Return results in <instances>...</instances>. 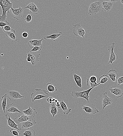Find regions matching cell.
<instances>
[{
	"label": "cell",
	"mask_w": 123,
	"mask_h": 136,
	"mask_svg": "<svg viewBox=\"0 0 123 136\" xmlns=\"http://www.w3.org/2000/svg\"><path fill=\"white\" fill-rule=\"evenodd\" d=\"M13 3L11 2L9 0H0V5L2 10V15H0V21H4L7 20V16L6 13L8 12L10 13V10L12 8Z\"/></svg>",
	"instance_id": "cell-1"
},
{
	"label": "cell",
	"mask_w": 123,
	"mask_h": 136,
	"mask_svg": "<svg viewBox=\"0 0 123 136\" xmlns=\"http://www.w3.org/2000/svg\"><path fill=\"white\" fill-rule=\"evenodd\" d=\"M35 92L30 94V97L32 101L34 102L36 100H39L44 98H47L49 94L44 89H36Z\"/></svg>",
	"instance_id": "cell-2"
},
{
	"label": "cell",
	"mask_w": 123,
	"mask_h": 136,
	"mask_svg": "<svg viewBox=\"0 0 123 136\" xmlns=\"http://www.w3.org/2000/svg\"><path fill=\"white\" fill-rule=\"evenodd\" d=\"M95 87L90 88L87 90H84L81 92H78L74 90L70 94L71 95L76 99H77L79 97H82L85 99L88 103H89V98H90V96L89 95L90 92L91 90Z\"/></svg>",
	"instance_id": "cell-3"
},
{
	"label": "cell",
	"mask_w": 123,
	"mask_h": 136,
	"mask_svg": "<svg viewBox=\"0 0 123 136\" xmlns=\"http://www.w3.org/2000/svg\"><path fill=\"white\" fill-rule=\"evenodd\" d=\"M102 9V2L100 1H95L91 3L88 9V14L93 15L100 12Z\"/></svg>",
	"instance_id": "cell-4"
},
{
	"label": "cell",
	"mask_w": 123,
	"mask_h": 136,
	"mask_svg": "<svg viewBox=\"0 0 123 136\" xmlns=\"http://www.w3.org/2000/svg\"><path fill=\"white\" fill-rule=\"evenodd\" d=\"M26 55L27 61L31 63L33 65L36 64L39 61L40 54L37 53L36 52L28 51Z\"/></svg>",
	"instance_id": "cell-5"
},
{
	"label": "cell",
	"mask_w": 123,
	"mask_h": 136,
	"mask_svg": "<svg viewBox=\"0 0 123 136\" xmlns=\"http://www.w3.org/2000/svg\"><path fill=\"white\" fill-rule=\"evenodd\" d=\"M81 109L84 110L86 112L91 115H94L99 112L93 104L88 103L85 105H82Z\"/></svg>",
	"instance_id": "cell-6"
},
{
	"label": "cell",
	"mask_w": 123,
	"mask_h": 136,
	"mask_svg": "<svg viewBox=\"0 0 123 136\" xmlns=\"http://www.w3.org/2000/svg\"><path fill=\"white\" fill-rule=\"evenodd\" d=\"M72 33L76 36H81L84 38V36L85 33L84 29L81 27L79 23L73 25Z\"/></svg>",
	"instance_id": "cell-7"
},
{
	"label": "cell",
	"mask_w": 123,
	"mask_h": 136,
	"mask_svg": "<svg viewBox=\"0 0 123 136\" xmlns=\"http://www.w3.org/2000/svg\"><path fill=\"white\" fill-rule=\"evenodd\" d=\"M115 45V43L113 42L111 45L109 46L108 49L110 53V58L108 64H111L113 65V62L116 61L118 59V55L114 52Z\"/></svg>",
	"instance_id": "cell-8"
},
{
	"label": "cell",
	"mask_w": 123,
	"mask_h": 136,
	"mask_svg": "<svg viewBox=\"0 0 123 136\" xmlns=\"http://www.w3.org/2000/svg\"><path fill=\"white\" fill-rule=\"evenodd\" d=\"M7 94L8 98L11 101H15L18 99H22L24 97V96L21 95L17 91L13 90H8Z\"/></svg>",
	"instance_id": "cell-9"
},
{
	"label": "cell",
	"mask_w": 123,
	"mask_h": 136,
	"mask_svg": "<svg viewBox=\"0 0 123 136\" xmlns=\"http://www.w3.org/2000/svg\"><path fill=\"white\" fill-rule=\"evenodd\" d=\"M11 9L12 17L18 20H19L23 16L24 10V8L19 6L18 9H14L12 7Z\"/></svg>",
	"instance_id": "cell-10"
},
{
	"label": "cell",
	"mask_w": 123,
	"mask_h": 136,
	"mask_svg": "<svg viewBox=\"0 0 123 136\" xmlns=\"http://www.w3.org/2000/svg\"><path fill=\"white\" fill-rule=\"evenodd\" d=\"M5 117L7 121L6 125L8 127L14 128L19 131L21 130V128L19 126L18 124H16L14 121L12 119L8 114H5Z\"/></svg>",
	"instance_id": "cell-11"
},
{
	"label": "cell",
	"mask_w": 123,
	"mask_h": 136,
	"mask_svg": "<svg viewBox=\"0 0 123 136\" xmlns=\"http://www.w3.org/2000/svg\"><path fill=\"white\" fill-rule=\"evenodd\" d=\"M107 93L105 92L103 94L102 100L103 109L107 105H111L113 102V99L107 96Z\"/></svg>",
	"instance_id": "cell-12"
},
{
	"label": "cell",
	"mask_w": 123,
	"mask_h": 136,
	"mask_svg": "<svg viewBox=\"0 0 123 136\" xmlns=\"http://www.w3.org/2000/svg\"><path fill=\"white\" fill-rule=\"evenodd\" d=\"M6 108L7 110L6 111L10 113L12 115H13L15 112L21 113V111L18 109L15 104L14 103L8 104Z\"/></svg>",
	"instance_id": "cell-13"
},
{
	"label": "cell",
	"mask_w": 123,
	"mask_h": 136,
	"mask_svg": "<svg viewBox=\"0 0 123 136\" xmlns=\"http://www.w3.org/2000/svg\"><path fill=\"white\" fill-rule=\"evenodd\" d=\"M25 8L29 9L30 10V13L34 14H37L39 12L38 9L33 2L29 3Z\"/></svg>",
	"instance_id": "cell-14"
},
{
	"label": "cell",
	"mask_w": 123,
	"mask_h": 136,
	"mask_svg": "<svg viewBox=\"0 0 123 136\" xmlns=\"http://www.w3.org/2000/svg\"><path fill=\"white\" fill-rule=\"evenodd\" d=\"M23 113L31 118L34 117L36 114H37L36 110L29 106L28 109L22 111Z\"/></svg>",
	"instance_id": "cell-15"
},
{
	"label": "cell",
	"mask_w": 123,
	"mask_h": 136,
	"mask_svg": "<svg viewBox=\"0 0 123 136\" xmlns=\"http://www.w3.org/2000/svg\"><path fill=\"white\" fill-rule=\"evenodd\" d=\"M30 119L29 117L25 115L18 116L14 118L13 120L16 124H18L20 123L25 122Z\"/></svg>",
	"instance_id": "cell-16"
},
{
	"label": "cell",
	"mask_w": 123,
	"mask_h": 136,
	"mask_svg": "<svg viewBox=\"0 0 123 136\" xmlns=\"http://www.w3.org/2000/svg\"><path fill=\"white\" fill-rule=\"evenodd\" d=\"M111 94H114L116 98H119L122 96L123 94L122 90L120 88L110 87L108 89Z\"/></svg>",
	"instance_id": "cell-17"
},
{
	"label": "cell",
	"mask_w": 123,
	"mask_h": 136,
	"mask_svg": "<svg viewBox=\"0 0 123 136\" xmlns=\"http://www.w3.org/2000/svg\"><path fill=\"white\" fill-rule=\"evenodd\" d=\"M22 128H28L31 127L33 126L36 123V121L32 119L31 120H29L25 122H21Z\"/></svg>",
	"instance_id": "cell-18"
},
{
	"label": "cell",
	"mask_w": 123,
	"mask_h": 136,
	"mask_svg": "<svg viewBox=\"0 0 123 136\" xmlns=\"http://www.w3.org/2000/svg\"><path fill=\"white\" fill-rule=\"evenodd\" d=\"M43 39L42 38L39 40L32 39L29 41L27 43V45L31 48H33L36 46H38L42 45V42Z\"/></svg>",
	"instance_id": "cell-19"
},
{
	"label": "cell",
	"mask_w": 123,
	"mask_h": 136,
	"mask_svg": "<svg viewBox=\"0 0 123 136\" xmlns=\"http://www.w3.org/2000/svg\"><path fill=\"white\" fill-rule=\"evenodd\" d=\"M113 3L107 1H103L102 2V9L105 12H109L113 7Z\"/></svg>",
	"instance_id": "cell-20"
},
{
	"label": "cell",
	"mask_w": 123,
	"mask_h": 136,
	"mask_svg": "<svg viewBox=\"0 0 123 136\" xmlns=\"http://www.w3.org/2000/svg\"><path fill=\"white\" fill-rule=\"evenodd\" d=\"M59 101V102L64 114L68 115L71 112V108L68 109V108L66 104L63 100L60 99Z\"/></svg>",
	"instance_id": "cell-21"
},
{
	"label": "cell",
	"mask_w": 123,
	"mask_h": 136,
	"mask_svg": "<svg viewBox=\"0 0 123 136\" xmlns=\"http://www.w3.org/2000/svg\"><path fill=\"white\" fill-rule=\"evenodd\" d=\"M107 75L109 76L113 82L116 81V78L119 76L117 71L114 69L110 70L107 73Z\"/></svg>",
	"instance_id": "cell-22"
},
{
	"label": "cell",
	"mask_w": 123,
	"mask_h": 136,
	"mask_svg": "<svg viewBox=\"0 0 123 136\" xmlns=\"http://www.w3.org/2000/svg\"><path fill=\"white\" fill-rule=\"evenodd\" d=\"M62 32H60L57 34H53L49 36H46L44 37L43 38L46 40L51 39L54 41H55L56 39L62 37Z\"/></svg>",
	"instance_id": "cell-23"
},
{
	"label": "cell",
	"mask_w": 123,
	"mask_h": 136,
	"mask_svg": "<svg viewBox=\"0 0 123 136\" xmlns=\"http://www.w3.org/2000/svg\"><path fill=\"white\" fill-rule=\"evenodd\" d=\"M55 104L54 102H52L51 104L50 107L49 111L51 114L54 117L55 115L58 113L57 108V107Z\"/></svg>",
	"instance_id": "cell-24"
},
{
	"label": "cell",
	"mask_w": 123,
	"mask_h": 136,
	"mask_svg": "<svg viewBox=\"0 0 123 136\" xmlns=\"http://www.w3.org/2000/svg\"><path fill=\"white\" fill-rule=\"evenodd\" d=\"M46 91L48 92L54 93L56 92L57 90V88L55 86L52 84L48 83L46 84Z\"/></svg>",
	"instance_id": "cell-25"
},
{
	"label": "cell",
	"mask_w": 123,
	"mask_h": 136,
	"mask_svg": "<svg viewBox=\"0 0 123 136\" xmlns=\"http://www.w3.org/2000/svg\"><path fill=\"white\" fill-rule=\"evenodd\" d=\"M74 78L77 86L81 88L82 87V78L81 77L75 74H73Z\"/></svg>",
	"instance_id": "cell-26"
},
{
	"label": "cell",
	"mask_w": 123,
	"mask_h": 136,
	"mask_svg": "<svg viewBox=\"0 0 123 136\" xmlns=\"http://www.w3.org/2000/svg\"><path fill=\"white\" fill-rule=\"evenodd\" d=\"M8 98L7 94H5L2 97V105L4 113H5V110L6 108L7 100Z\"/></svg>",
	"instance_id": "cell-27"
},
{
	"label": "cell",
	"mask_w": 123,
	"mask_h": 136,
	"mask_svg": "<svg viewBox=\"0 0 123 136\" xmlns=\"http://www.w3.org/2000/svg\"><path fill=\"white\" fill-rule=\"evenodd\" d=\"M22 134L25 136H34L35 135V132L33 129L28 128Z\"/></svg>",
	"instance_id": "cell-28"
},
{
	"label": "cell",
	"mask_w": 123,
	"mask_h": 136,
	"mask_svg": "<svg viewBox=\"0 0 123 136\" xmlns=\"http://www.w3.org/2000/svg\"><path fill=\"white\" fill-rule=\"evenodd\" d=\"M5 32L6 36L8 37L10 40L15 41H17L18 39L13 32L10 31H5Z\"/></svg>",
	"instance_id": "cell-29"
},
{
	"label": "cell",
	"mask_w": 123,
	"mask_h": 136,
	"mask_svg": "<svg viewBox=\"0 0 123 136\" xmlns=\"http://www.w3.org/2000/svg\"><path fill=\"white\" fill-rule=\"evenodd\" d=\"M109 80L108 76L104 74L101 76L99 78L98 82L100 84H104Z\"/></svg>",
	"instance_id": "cell-30"
},
{
	"label": "cell",
	"mask_w": 123,
	"mask_h": 136,
	"mask_svg": "<svg viewBox=\"0 0 123 136\" xmlns=\"http://www.w3.org/2000/svg\"><path fill=\"white\" fill-rule=\"evenodd\" d=\"M3 30L4 32L5 31H10L15 33V31L12 29L8 25H6L2 27Z\"/></svg>",
	"instance_id": "cell-31"
},
{
	"label": "cell",
	"mask_w": 123,
	"mask_h": 136,
	"mask_svg": "<svg viewBox=\"0 0 123 136\" xmlns=\"http://www.w3.org/2000/svg\"><path fill=\"white\" fill-rule=\"evenodd\" d=\"M87 86L90 88H92L94 87H96L97 86H98L100 84V83L97 84L96 83H93L89 81V79H88L87 81Z\"/></svg>",
	"instance_id": "cell-32"
},
{
	"label": "cell",
	"mask_w": 123,
	"mask_h": 136,
	"mask_svg": "<svg viewBox=\"0 0 123 136\" xmlns=\"http://www.w3.org/2000/svg\"><path fill=\"white\" fill-rule=\"evenodd\" d=\"M33 18V16L29 14L24 19L25 22L26 23H29L31 22Z\"/></svg>",
	"instance_id": "cell-33"
},
{
	"label": "cell",
	"mask_w": 123,
	"mask_h": 136,
	"mask_svg": "<svg viewBox=\"0 0 123 136\" xmlns=\"http://www.w3.org/2000/svg\"><path fill=\"white\" fill-rule=\"evenodd\" d=\"M10 132L12 134L15 136H20L21 135L20 133L19 132L18 130L16 131L11 129L10 130Z\"/></svg>",
	"instance_id": "cell-34"
},
{
	"label": "cell",
	"mask_w": 123,
	"mask_h": 136,
	"mask_svg": "<svg viewBox=\"0 0 123 136\" xmlns=\"http://www.w3.org/2000/svg\"><path fill=\"white\" fill-rule=\"evenodd\" d=\"M42 45L38 46H36L33 47L31 51L36 52L41 50L42 48Z\"/></svg>",
	"instance_id": "cell-35"
},
{
	"label": "cell",
	"mask_w": 123,
	"mask_h": 136,
	"mask_svg": "<svg viewBox=\"0 0 123 136\" xmlns=\"http://www.w3.org/2000/svg\"><path fill=\"white\" fill-rule=\"evenodd\" d=\"M88 79L90 82L92 83H97V77L95 76H91Z\"/></svg>",
	"instance_id": "cell-36"
},
{
	"label": "cell",
	"mask_w": 123,
	"mask_h": 136,
	"mask_svg": "<svg viewBox=\"0 0 123 136\" xmlns=\"http://www.w3.org/2000/svg\"><path fill=\"white\" fill-rule=\"evenodd\" d=\"M116 82L118 86H120L123 83V76L119 78Z\"/></svg>",
	"instance_id": "cell-37"
},
{
	"label": "cell",
	"mask_w": 123,
	"mask_h": 136,
	"mask_svg": "<svg viewBox=\"0 0 123 136\" xmlns=\"http://www.w3.org/2000/svg\"><path fill=\"white\" fill-rule=\"evenodd\" d=\"M9 24V22H8L7 20L3 22L0 21V27H1L6 25H8Z\"/></svg>",
	"instance_id": "cell-38"
},
{
	"label": "cell",
	"mask_w": 123,
	"mask_h": 136,
	"mask_svg": "<svg viewBox=\"0 0 123 136\" xmlns=\"http://www.w3.org/2000/svg\"><path fill=\"white\" fill-rule=\"evenodd\" d=\"M46 99L47 101L49 103L51 104L53 102V98L52 96L48 97Z\"/></svg>",
	"instance_id": "cell-39"
},
{
	"label": "cell",
	"mask_w": 123,
	"mask_h": 136,
	"mask_svg": "<svg viewBox=\"0 0 123 136\" xmlns=\"http://www.w3.org/2000/svg\"><path fill=\"white\" fill-rule=\"evenodd\" d=\"M22 36L23 37L26 38L28 36V33L26 32H23L22 34Z\"/></svg>",
	"instance_id": "cell-40"
},
{
	"label": "cell",
	"mask_w": 123,
	"mask_h": 136,
	"mask_svg": "<svg viewBox=\"0 0 123 136\" xmlns=\"http://www.w3.org/2000/svg\"><path fill=\"white\" fill-rule=\"evenodd\" d=\"M55 104L56 106L58 109H59L61 107L59 101H57Z\"/></svg>",
	"instance_id": "cell-41"
},
{
	"label": "cell",
	"mask_w": 123,
	"mask_h": 136,
	"mask_svg": "<svg viewBox=\"0 0 123 136\" xmlns=\"http://www.w3.org/2000/svg\"><path fill=\"white\" fill-rule=\"evenodd\" d=\"M106 1L111 2L113 3H115L116 2L118 1V0H106Z\"/></svg>",
	"instance_id": "cell-42"
},
{
	"label": "cell",
	"mask_w": 123,
	"mask_h": 136,
	"mask_svg": "<svg viewBox=\"0 0 123 136\" xmlns=\"http://www.w3.org/2000/svg\"><path fill=\"white\" fill-rule=\"evenodd\" d=\"M58 101V100L56 99L54 103L56 104Z\"/></svg>",
	"instance_id": "cell-43"
},
{
	"label": "cell",
	"mask_w": 123,
	"mask_h": 136,
	"mask_svg": "<svg viewBox=\"0 0 123 136\" xmlns=\"http://www.w3.org/2000/svg\"><path fill=\"white\" fill-rule=\"evenodd\" d=\"M121 3L123 4V0H121Z\"/></svg>",
	"instance_id": "cell-44"
}]
</instances>
